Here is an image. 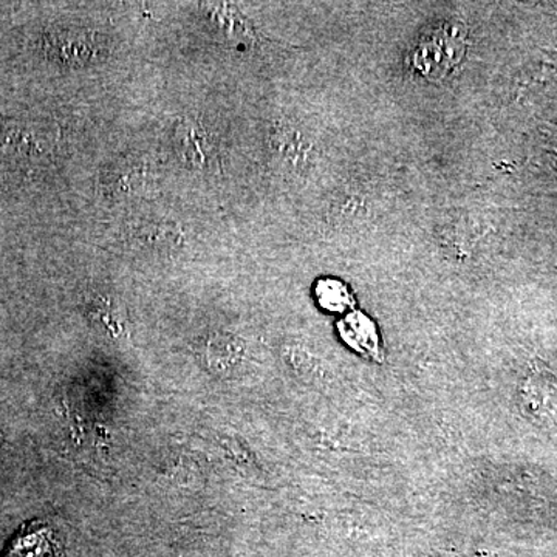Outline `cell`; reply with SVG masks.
I'll return each instance as SVG.
<instances>
[{
  "label": "cell",
  "instance_id": "6da1fadb",
  "mask_svg": "<svg viewBox=\"0 0 557 557\" xmlns=\"http://www.w3.org/2000/svg\"><path fill=\"white\" fill-rule=\"evenodd\" d=\"M467 28L461 24H446L418 44L413 64L426 78L440 79L448 75L463 58Z\"/></svg>",
  "mask_w": 557,
  "mask_h": 557
},
{
  "label": "cell",
  "instance_id": "7a4b0ae2",
  "mask_svg": "<svg viewBox=\"0 0 557 557\" xmlns=\"http://www.w3.org/2000/svg\"><path fill=\"white\" fill-rule=\"evenodd\" d=\"M338 284H330V282H325V284H321L319 287V298H321V302L324 306H333V309H339V304H343L344 295L343 292H339Z\"/></svg>",
  "mask_w": 557,
  "mask_h": 557
}]
</instances>
